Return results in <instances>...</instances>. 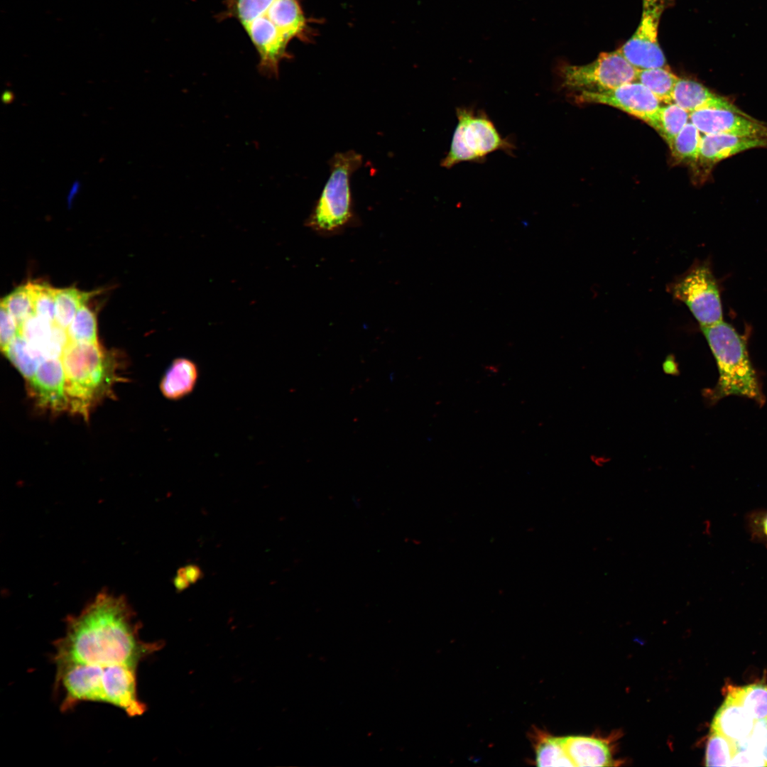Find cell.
Masks as SVG:
<instances>
[{
  "label": "cell",
  "instance_id": "obj_1",
  "mask_svg": "<svg viewBox=\"0 0 767 767\" xmlns=\"http://www.w3.org/2000/svg\"><path fill=\"white\" fill-rule=\"evenodd\" d=\"M138 629L124 598L101 593L80 614L67 618L64 636L54 642L53 660L55 666L80 663L137 667L158 648L141 641Z\"/></svg>",
  "mask_w": 767,
  "mask_h": 767
},
{
  "label": "cell",
  "instance_id": "obj_2",
  "mask_svg": "<svg viewBox=\"0 0 767 767\" xmlns=\"http://www.w3.org/2000/svg\"><path fill=\"white\" fill-rule=\"evenodd\" d=\"M225 5L222 17L241 24L258 53L260 72L278 77L280 62L289 57L288 43L306 28L298 0H225Z\"/></svg>",
  "mask_w": 767,
  "mask_h": 767
},
{
  "label": "cell",
  "instance_id": "obj_3",
  "mask_svg": "<svg viewBox=\"0 0 767 767\" xmlns=\"http://www.w3.org/2000/svg\"><path fill=\"white\" fill-rule=\"evenodd\" d=\"M114 358L98 344L69 342L61 357L68 410L87 417L92 407L111 392L116 380Z\"/></svg>",
  "mask_w": 767,
  "mask_h": 767
},
{
  "label": "cell",
  "instance_id": "obj_4",
  "mask_svg": "<svg viewBox=\"0 0 767 767\" xmlns=\"http://www.w3.org/2000/svg\"><path fill=\"white\" fill-rule=\"evenodd\" d=\"M701 330L719 371V379L712 390L711 399L717 401L727 396H739L763 403L764 397L744 337L723 320L701 327Z\"/></svg>",
  "mask_w": 767,
  "mask_h": 767
},
{
  "label": "cell",
  "instance_id": "obj_5",
  "mask_svg": "<svg viewBox=\"0 0 767 767\" xmlns=\"http://www.w3.org/2000/svg\"><path fill=\"white\" fill-rule=\"evenodd\" d=\"M362 164L354 150L335 153L330 160V176L306 221V226L322 236L340 233L354 220L350 178Z\"/></svg>",
  "mask_w": 767,
  "mask_h": 767
},
{
  "label": "cell",
  "instance_id": "obj_6",
  "mask_svg": "<svg viewBox=\"0 0 767 767\" xmlns=\"http://www.w3.org/2000/svg\"><path fill=\"white\" fill-rule=\"evenodd\" d=\"M456 116L457 124L450 149L440 163L443 168L450 169L462 162L482 163L497 151L513 153L514 144L500 134L484 111L460 107L456 109Z\"/></svg>",
  "mask_w": 767,
  "mask_h": 767
},
{
  "label": "cell",
  "instance_id": "obj_7",
  "mask_svg": "<svg viewBox=\"0 0 767 767\" xmlns=\"http://www.w3.org/2000/svg\"><path fill=\"white\" fill-rule=\"evenodd\" d=\"M114 681V665L71 663L56 666L55 687L63 693L62 712L81 702L111 704Z\"/></svg>",
  "mask_w": 767,
  "mask_h": 767
},
{
  "label": "cell",
  "instance_id": "obj_8",
  "mask_svg": "<svg viewBox=\"0 0 767 767\" xmlns=\"http://www.w3.org/2000/svg\"><path fill=\"white\" fill-rule=\"evenodd\" d=\"M557 70L561 87L576 93L602 92L636 81L638 71L619 50L601 53L586 65L564 64Z\"/></svg>",
  "mask_w": 767,
  "mask_h": 767
},
{
  "label": "cell",
  "instance_id": "obj_9",
  "mask_svg": "<svg viewBox=\"0 0 767 767\" xmlns=\"http://www.w3.org/2000/svg\"><path fill=\"white\" fill-rule=\"evenodd\" d=\"M668 290L687 306L700 327L722 320L720 293L709 262H695L671 282Z\"/></svg>",
  "mask_w": 767,
  "mask_h": 767
},
{
  "label": "cell",
  "instance_id": "obj_10",
  "mask_svg": "<svg viewBox=\"0 0 767 767\" xmlns=\"http://www.w3.org/2000/svg\"><path fill=\"white\" fill-rule=\"evenodd\" d=\"M668 0H642V13L635 33L618 49L637 70L668 67L658 41V27Z\"/></svg>",
  "mask_w": 767,
  "mask_h": 767
},
{
  "label": "cell",
  "instance_id": "obj_11",
  "mask_svg": "<svg viewBox=\"0 0 767 767\" xmlns=\"http://www.w3.org/2000/svg\"><path fill=\"white\" fill-rule=\"evenodd\" d=\"M573 97L575 102L579 103H595L613 107L645 121L655 130L657 127L660 102L638 81L602 92L583 91Z\"/></svg>",
  "mask_w": 767,
  "mask_h": 767
},
{
  "label": "cell",
  "instance_id": "obj_12",
  "mask_svg": "<svg viewBox=\"0 0 767 767\" xmlns=\"http://www.w3.org/2000/svg\"><path fill=\"white\" fill-rule=\"evenodd\" d=\"M691 122L704 134H724L767 138V125L723 109H702L690 113Z\"/></svg>",
  "mask_w": 767,
  "mask_h": 767
},
{
  "label": "cell",
  "instance_id": "obj_13",
  "mask_svg": "<svg viewBox=\"0 0 767 767\" xmlns=\"http://www.w3.org/2000/svg\"><path fill=\"white\" fill-rule=\"evenodd\" d=\"M28 391L41 408L59 412L68 410L65 374L60 359H45L28 381Z\"/></svg>",
  "mask_w": 767,
  "mask_h": 767
},
{
  "label": "cell",
  "instance_id": "obj_14",
  "mask_svg": "<svg viewBox=\"0 0 767 767\" xmlns=\"http://www.w3.org/2000/svg\"><path fill=\"white\" fill-rule=\"evenodd\" d=\"M756 148H767V138L724 134H704L699 158L694 170L709 173L718 162L735 154Z\"/></svg>",
  "mask_w": 767,
  "mask_h": 767
},
{
  "label": "cell",
  "instance_id": "obj_15",
  "mask_svg": "<svg viewBox=\"0 0 767 767\" xmlns=\"http://www.w3.org/2000/svg\"><path fill=\"white\" fill-rule=\"evenodd\" d=\"M673 101L689 113L702 109H723L748 115L727 99L688 79H678L673 90Z\"/></svg>",
  "mask_w": 767,
  "mask_h": 767
},
{
  "label": "cell",
  "instance_id": "obj_16",
  "mask_svg": "<svg viewBox=\"0 0 767 767\" xmlns=\"http://www.w3.org/2000/svg\"><path fill=\"white\" fill-rule=\"evenodd\" d=\"M565 749L575 766H611L614 760L607 742L584 736L562 737Z\"/></svg>",
  "mask_w": 767,
  "mask_h": 767
},
{
  "label": "cell",
  "instance_id": "obj_17",
  "mask_svg": "<svg viewBox=\"0 0 767 767\" xmlns=\"http://www.w3.org/2000/svg\"><path fill=\"white\" fill-rule=\"evenodd\" d=\"M756 721L741 705L726 697L712 719L711 731L739 741L750 735Z\"/></svg>",
  "mask_w": 767,
  "mask_h": 767
},
{
  "label": "cell",
  "instance_id": "obj_18",
  "mask_svg": "<svg viewBox=\"0 0 767 767\" xmlns=\"http://www.w3.org/2000/svg\"><path fill=\"white\" fill-rule=\"evenodd\" d=\"M198 368L190 359H174L165 371L160 383L163 395L170 400H179L190 393L198 379Z\"/></svg>",
  "mask_w": 767,
  "mask_h": 767
},
{
  "label": "cell",
  "instance_id": "obj_19",
  "mask_svg": "<svg viewBox=\"0 0 767 767\" xmlns=\"http://www.w3.org/2000/svg\"><path fill=\"white\" fill-rule=\"evenodd\" d=\"M535 763L538 766H575L568 756L562 737H554L539 730L533 732Z\"/></svg>",
  "mask_w": 767,
  "mask_h": 767
},
{
  "label": "cell",
  "instance_id": "obj_20",
  "mask_svg": "<svg viewBox=\"0 0 767 767\" xmlns=\"http://www.w3.org/2000/svg\"><path fill=\"white\" fill-rule=\"evenodd\" d=\"M726 697L741 705L755 719L767 717V685L761 682L729 687Z\"/></svg>",
  "mask_w": 767,
  "mask_h": 767
},
{
  "label": "cell",
  "instance_id": "obj_21",
  "mask_svg": "<svg viewBox=\"0 0 767 767\" xmlns=\"http://www.w3.org/2000/svg\"><path fill=\"white\" fill-rule=\"evenodd\" d=\"M95 293L75 288L56 289L54 323L67 330L78 310Z\"/></svg>",
  "mask_w": 767,
  "mask_h": 767
},
{
  "label": "cell",
  "instance_id": "obj_22",
  "mask_svg": "<svg viewBox=\"0 0 767 767\" xmlns=\"http://www.w3.org/2000/svg\"><path fill=\"white\" fill-rule=\"evenodd\" d=\"M679 77L669 67H656L638 71L636 81L648 88L660 102L672 103L675 86Z\"/></svg>",
  "mask_w": 767,
  "mask_h": 767
},
{
  "label": "cell",
  "instance_id": "obj_23",
  "mask_svg": "<svg viewBox=\"0 0 767 767\" xmlns=\"http://www.w3.org/2000/svg\"><path fill=\"white\" fill-rule=\"evenodd\" d=\"M23 377L28 381L36 374L43 357L22 337H16L3 352Z\"/></svg>",
  "mask_w": 767,
  "mask_h": 767
},
{
  "label": "cell",
  "instance_id": "obj_24",
  "mask_svg": "<svg viewBox=\"0 0 767 767\" xmlns=\"http://www.w3.org/2000/svg\"><path fill=\"white\" fill-rule=\"evenodd\" d=\"M698 129L687 122L669 146L673 158L695 168L700 154L702 136Z\"/></svg>",
  "mask_w": 767,
  "mask_h": 767
},
{
  "label": "cell",
  "instance_id": "obj_25",
  "mask_svg": "<svg viewBox=\"0 0 767 767\" xmlns=\"http://www.w3.org/2000/svg\"><path fill=\"white\" fill-rule=\"evenodd\" d=\"M690 113L675 103L660 107L656 131L670 146L687 124Z\"/></svg>",
  "mask_w": 767,
  "mask_h": 767
},
{
  "label": "cell",
  "instance_id": "obj_26",
  "mask_svg": "<svg viewBox=\"0 0 767 767\" xmlns=\"http://www.w3.org/2000/svg\"><path fill=\"white\" fill-rule=\"evenodd\" d=\"M67 332L70 342L98 344L95 312L82 305L67 327Z\"/></svg>",
  "mask_w": 767,
  "mask_h": 767
},
{
  "label": "cell",
  "instance_id": "obj_27",
  "mask_svg": "<svg viewBox=\"0 0 767 767\" xmlns=\"http://www.w3.org/2000/svg\"><path fill=\"white\" fill-rule=\"evenodd\" d=\"M1 305L8 310L20 327L26 320L35 315L30 283L18 287L4 297Z\"/></svg>",
  "mask_w": 767,
  "mask_h": 767
},
{
  "label": "cell",
  "instance_id": "obj_28",
  "mask_svg": "<svg viewBox=\"0 0 767 767\" xmlns=\"http://www.w3.org/2000/svg\"><path fill=\"white\" fill-rule=\"evenodd\" d=\"M734 742L714 731L708 739L705 752L707 766H730L735 754Z\"/></svg>",
  "mask_w": 767,
  "mask_h": 767
},
{
  "label": "cell",
  "instance_id": "obj_29",
  "mask_svg": "<svg viewBox=\"0 0 767 767\" xmlns=\"http://www.w3.org/2000/svg\"><path fill=\"white\" fill-rule=\"evenodd\" d=\"M35 315L52 323L55 322V291L45 283H30Z\"/></svg>",
  "mask_w": 767,
  "mask_h": 767
},
{
  "label": "cell",
  "instance_id": "obj_30",
  "mask_svg": "<svg viewBox=\"0 0 767 767\" xmlns=\"http://www.w3.org/2000/svg\"><path fill=\"white\" fill-rule=\"evenodd\" d=\"M745 527L750 539L767 548V508H756L745 516Z\"/></svg>",
  "mask_w": 767,
  "mask_h": 767
},
{
  "label": "cell",
  "instance_id": "obj_31",
  "mask_svg": "<svg viewBox=\"0 0 767 767\" xmlns=\"http://www.w3.org/2000/svg\"><path fill=\"white\" fill-rule=\"evenodd\" d=\"M746 741L749 746L761 756L767 766V717L755 722Z\"/></svg>",
  "mask_w": 767,
  "mask_h": 767
},
{
  "label": "cell",
  "instance_id": "obj_32",
  "mask_svg": "<svg viewBox=\"0 0 767 767\" xmlns=\"http://www.w3.org/2000/svg\"><path fill=\"white\" fill-rule=\"evenodd\" d=\"M0 322V344L1 351L4 352L19 335L20 327L13 317L1 305Z\"/></svg>",
  "mask_w": 767,
  "mask_h": 767
},
{
  "label": "cell",
  "instance_id": "obj_33",
  "mask_svg": "<svg viewBox=\"0 0 767 767\" xmlns=\"http://www.w3.org/2000/svg\"><path fill=\"white\" fill-rule=\"evenodd\" d=\"M180 574L187 580L188 582H194L197 580H198L200 572L198 567L193 565H190L187 566L185 568H183L181 570Z\"/></svg>",
  "mask_w": 767,
  "mask_h": 767
},
{
  "label": "cell",
  "instance_id": "obj_34",
  "mask_svg": "<svg viewBox=\"0 0 767 767\" xmlns=\"http://www.w3.org/2000/svg\"><path fill=\"white\" fill-rule=\"evenodd\" d=\"M13 99V94L10 91H5L2 95V100L4 103H11Z\"/></svg>",
  "mask_w": 767,
  "mask_h": 767
}]
</instances>
